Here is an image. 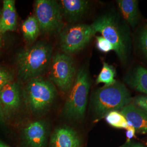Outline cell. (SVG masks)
<instances>
[{
	"instance_id": "f1b7e54d",
	"label": "cell",
	"mask_w": 147,
	"mask_h": 147,
	"mask_svg": "<svg viewBox=\"0 0 147 147\" xmlns=\"http://www.w3.org/2000/svg\"><path fill=\"white\" fill-rule=\"evenodd\" d=\"M1 12H0V16H1Z\"/></svg>"
},
{
	"instance_id": "603a6c76",
	"label": "cell",
	"mask_w": 147,
	"mask_h": 147,
	"mask_svg": "<svg viewBox=\"0 0 147 147\" xmlns=\"http://www.w3.org/2000/svg\"><path fill=\"white\" fill-rule=\"evenodd\" d=\"M139 42L143 52L147 57V28L143 30L141 33Z\"/></svg>"
},
{
	"instance_id": "cb8c5ba5",
	"label": "cell",
	"mask_w": 147,
	"mask_h": 147,
	"mask_svg": "<svg viewBox=\"0 0 147 147\" xmlns=\"http://www.w3.org/2000/svg\"><path fill=\"white\" fill-rule=\"evenodd\" d=\"M126 129V136H127V140L126 143L130 142L131 139L135 135L136 130L135 127L130 124L129 123H128V126L127 127Z\"/></svg>"
},
{
	"instance_id": "6da1fadb",
	"label": "cell",
	"mask_w": 147,
	"mask_h": 147,
	"mask_svg": "<svg viewBox=\"0 0 147 147\" xmlns=\"http://www.w3.org/2000/svg\"><path fill=\"white\" fill-rule=\"evenodd\" d=\"M53 47L45 42H37L21 51L16 58L18 76L23 81L39 77L50 67Z\"/></svg>"
},
{
	"instance_id": "ffe728a7",
	"label": "cell",
	"mask_w": 147,
	"mask_h": 147,
	"mask_svg": "<svg viewBox=\"0 0 147 147\" xmlns=\"http://www.w3.org/2000/svg\"><path fill=\"white\" fill-rule=\"evenodd\" d=\"M96 39V47L98 49L103 53H107L111 51L114 50V47L112 44L102 36H97Z\"/></svg>"
},
{
	"instance_id": "ba28073f",
	"label": "cell",
	"mask_w": 147,
	"mask_h": 147,
	"mask_svg": "<svg viewBox=\"0 0 147 147\" xmlns=\"http://www.w3.org/2000/svg\"><path fill=\"white\" fill-rule=\"evenodd\" d=\"M95 33L91 25L77 24L68 27L60 34V47L66 54L77 53L89 43Z\"/></svg>"
},
{
	"instance_id": "8992f818",
	"label": "cell",
	"mask_w": 147,
	"mask_h": 147,
	"mask_svg": "<svg viewBox=\"0 0 147 147\" xmlns=\"http://www.w3.org/2000/svg\"><path fill=\"white\" fill-rule=\"evenodd\" d=\"M49 78L59 89L67 93L71 88L76 75L73 59L65 53H57L52 57Z\"/></svg>"
},
{
	"instance_id": "ac0fdd59",
	"label": "cell",
	"mask_w": 147,
	"mask_h": 147,
	"mask_svg": "<svg viewBox=\"0 0 147 147\" xmlns=\"http://www.w3.org/2000/svg\"><path fill=\"white\" fill-rule=\"evenodd\" d=\"M115 75L116 71L114 68L109 64L104 62L102 68L96 79V82L97 84H104L106 86H110L116 82L115 79Z\"/></svg>"
},
{
	"instance_id": "7a4b0ae2",
	"label": "cell",
	"mask_w": 147,
	"mask_h": 147,
	"mask_svg": "<svg viewBox=\"0 0 147 147\" xmlns=\"http://www.w3.org/2000/svg\"><path fill=\"white\" fill-rule=\"evenodd\" d=\"M95 32H99L102 37L110 42L118 57L126 63L130 50V38L125 25L112 14L101 16L90 25Z\"/></svg>"
},
{
	"instance_id": "4316f807",
	"label": "cell",
	"mask_w": 147,
	"mask_h": 147,
	"mask_svg": "<svg viewBox=\"0 0 147 147\" xmlns=\"http://www.w3.org/2000/svg\"><path fill=\"white\" fill-rule=\"evenodd\" d=\"M2 33L0 30V49L2 47Z\"/></svg>"
},
{
	"instance_id": "484cf974",
	"label": "cell",
	"mask_w": 147,
	"mask_h": 147,
	"mask_svg": "<svg viewBox=\"0 0 147 147\" xmlns=\"http://www.w3.org/2000/svg\"><path fill=\"white\" fill-rule=\"evenodd\" d=\"M6 119L5 113L2 107V106L0 104V123H3Z\"/></svg>"
},
{
	"instance_id": "7c38bea8",
	"label": "cell",
	"mask_w": 147,
	"mask_h": 147,
	"mask_svg": "<svg viewBox=\"0 0 147 147\" xmlns=\"http://www.w3.org/2000/svg\"><path fill=\"white\" fill-rule=\"evenodd\" d=\"M128 123L131 124L136 131L147 133V112L134 104H130L120 111Z\"/></svg>"
},
{
	"instance_id": "8fae6325",
	"label": "cell",
	"mask_w": 147,
	"mask_h": 147,
	"mask_svg": "<svg viewBox=\"0 0 147 147\" xmlns=\"http://www.w3.org/2000/svg\"><path fill=\"white\" fill-rule=\"evenodd\" d=\"M50 147H81V141L73 129L69 126H61L53 132Z\"/></svg>"
},
{
	"instance_id": "83f0119b",
	"label": "cell",
	"mask_w": 147,
	"mask_h": 147,
	"mask_svg": "<svg viewBox=\"0 0 147 147\" xmlns=\"http://www.w3.org/2000/svg\"><path fill=\"white\" fill-rule=\"evenodd\" d=\"M0 147H9L7 145H6L4 143L0 141Z\"/></svg>"
},
{
	"instance_id": "5b68a950",
	"label": "cell",
	"mask_w": 147,
	"mask_h": 147,
	"mask_svg": "<svg viewBox=\"0 0 147 147\" xmlns=\"http://www.w3.org/2000/svg\"><path fill=\"white\" fill-rule=\"evenodd\" d=\"M23 95L28 109L33 113L40 114L53 104L56 89L52 82L37 77L28 81Z\"/></svg>"
},
{
	"instance_id": "4fadbf2b",
	"label": "cell",
	"mask_w": 147,
	"mask_h": 147,
	"mask_svg": "<svg viewBox=\"0 0 147 147\" xmlns=\"http://www.w3.org/2000/svg\"><path fill=\"white\" fill-rule=\"evenodd\" d=\"M59 5L63 16L67 20L73 22L84 15L89 7V2L84 0H62Z\"/></svg>"
},
{
	"instance_id": "2e32d148",
	"label": "cell",
	"mask_w": 147,
	"mask_h": 147,
	"mask_svg": "<svg viewBox=\"0 0 147 147\" xmlns=\"http://www.w3.org/2000/svg\"><path fill=\"white\" fill-rule=\"evenodd\" d=\"M126 83L137 91L147 94V69L138 67L126 79Z\"/></svg>"
},
{
	"instance_id": "52a82bcc",
	"label": "cell",
	"mask_w": 147,
	"mask_h": 147,
	"mask_svg": "<svg viewBox=\"0 0 147 147\" xmlns=\"http://www.w3.org/2000/svg\"><path fill=\"white\" fill-rule=\"evenodd\" d=\"M35 14L40 31L43 33H55L59 31L63 27L61 8L56 1H36Z\"/></svg>"
},
{
	"instance_id": "e0dca14e",
	"label": "cell",
	"mask_w": 147,
	"mask_h": 147,
	"mask_svg": "<svg viewBox=\"0 0 147 147\" xmlns=\"http://www.w3.org/2000/svg\"><path fill=\"white\" fill-rule=\"evenodd\" d=\"M22 31L24 38L28 41H34L40 33V28L35 16L28 17L22 24Z\"/></svg>"
},
{
	"instance_id": "7402d4cb",
	"label": "cell",
	"mask_w": 147,
	"mask_h": 147,
	"mask_svg": "<svg viewBox=\"0 0 147 147\" xmlns=\"http://www.w3.org/2000/svg\"><path fill=\"white\" fill-rule=\"evenodd\" d=\"M133 104L147 112V96L140 95L135 97Z\"/></svg>"
},
{
	"instance_id": "5bb4252c",
	"label": "cell",
	"mask_w": 147,
	"mask_h": 147,
	"mask_svg": "<svg viewBox=\"0 0 147 147\" xmlns=\"http://www.w3.org/2000/svg\"><path fill=\"white\" fill-rule=\"evenodd\" d=\"M17 25V15L14 0H5L0 16V30L2 34L15 30Z\"/></svg>"
},
{
	"instance_id": "d6986e66",
	"label": "cell",
	"mask_w": 147,
	"mask_h": 147,
	"mask_svg": "<svg viewBox=\"0 0 147 147\" xmlns=\"http://www.w3.org/2000/svg\"><path fill=\"white\" fill-rule=\"evenodd\" d=\"M105 118L106 122L114 127L126 129L128 126L127 121L120 111H111L106 115Z\"/></svg>"
},
{
	"instance_id": "3957f363",
	"label": "cell",
	"mask_w": 147,
	"mask_h": 147,
	"mask_svg": "<svg viewBox=\"0 0 147 147\" xmlns=\"http://www.w3.org/2000/svg\"><path fill=\"white\" fill-rule=\"evenodd\" d=\"M132 98L126 87L119 82L110 86H104L95 92L92 105L97 119L105 117L113 111H121L130 104Z\"/></svg>"
},
{
	"instance_id": "9a60e30c",
	"label": "cell",
	"mask_w": 147,
	"mask_h": 147,
	"mask_svg": "<svg viewBox=\"0 0 147 147\" xmlns=\"http://www.w3.org/2000/svg\"><path fill=\"white\" fill-rule=\"evenodd\" d=\"M118 8L126 22L132 28L136 26L138 20V2L136 0L117 1Z\"/></svg>"
},
{
	"instance_id": "9c48e42d",
	"label": "cell",
	"mask_w": 147,
	"mask_h": 147,
	"mask_svg": "<svg viewBox=\"0 0 147 147\" xmlns=\"http://www.w3.org/2000/svg\"><path fill=\"white\" fill-rule=\"evenodd\" d=\"M47 135V125L42 121L32 122L22 131V138L27 147H45Z\"/></svg>"
},
{
	"instance_id": "277c9868",
	"label": "cell",
	"mask_w": 147,
	"mask_h": 147,
	"mask_svg": "<svg viewBox=\"0 0 147 147\" xmlns=\"http://www.w3.org/2000/svg\"><path fill=\"white\" fill-rule=\"evenodd\" d=\"M90 85L87 70L85 68L80 69L63 107V115L67 118L74 121L83 119L87 104Z\"/></svg>"
},
{
	"instance_id": "44dd1931",
	"label": "cell",
	"mask_w": 147,
	"mask_h": 147,
	"mask_svg": "<svg viewBox=\"0 0 147 147\" xmlns=\"http://www.w3.org/2000/svg\"><path fill=\"white\" fill-rule=\"evenodd\" d=\"M12 74L8 70L0 67V90L5 85L13 82Z\"/></svg>"
},
{
	"instance_id": "30bf717a",
	"label": "cell",
	"mask_w": 147,
	"mask_h": 147,
	"mask_svg": "<svg viewBox=\"0 0 147 147\" xmlns=\"http://www.w3.org/2000/svg\"><path fill=\"white\" fill-rule=\"evenodd\" d=\"M0 104L6 118L19 109L21 104V98L18 84L14 82H11L1 89Z\"/></svg>"
},
{
	"instance_id": "d4e9b609",
	"label": "cell",
	"mask_w": 147,
	"mask_h": 147,
	"mask_svg": "<svg viewBox=\"0 0 147 147\" xmlns=\"http://www.w3.org/2000/svg\"><path fill=\"white\" fill-rule=\"evenodd\" d=\"M121 147H144L143 145L138 143L135 142H127Z\"/></svg>"
}]
</instances>
